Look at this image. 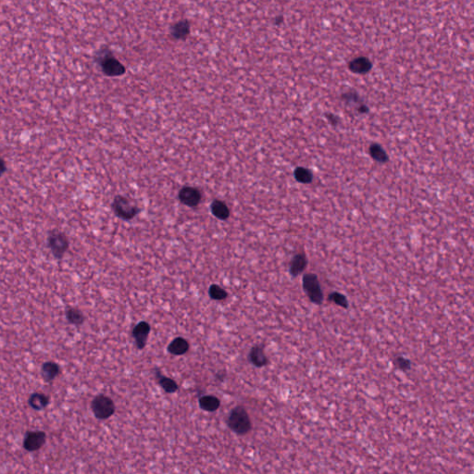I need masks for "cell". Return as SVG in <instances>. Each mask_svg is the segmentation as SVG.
I'll use <instances>...</instances> for the list:
<instances>
[{"mask_svg":"<svg viewBox=\"0 0 474 474\" xmlns=\"http://www.w3.org/2000/svg\"><path fill=\"white\" fill-rule=\"evenodd\" d=\"M188 349H189L188 342L182 337L175 338L168 347V351L170 354L176 355V356L185 354L188 351Z\"/></svg>","mask_w":474,"mask_h":474,"instance_id":"7c38bea8","label":"cell"},{"mask_svg":"<svg viewBox=\"0 0 474 474\" xmlns=\"http://www.w3.org/2000/svg\"><path fill=\"white\" fill-rule=\"evenodd\" d=\"M228 425L232 431L238 434H246L249 432L251 429V421L247 411L243 407H236L229 416Z\"/></svg>","mask_w":474,"mask_h":474,"instance_id":"6da1fadb","label":"cell"},{"mask_svg":"<svg viewBox=\"0 0 474 474\" xmlns=\"http://www.w3.org/2000/svg\"><path fill=\"white\" fill-rule=\"evenodd\" d=\"M5 170H6V164L4 162V160L0 158V176L3 174Z\"/></svg>","mask_w":474,"mask_h":474,"instance_id":"4316f807","label":"cell"},{"mask_svg":"<svg viewBox=\"0 0 474 474\" xmlns=\"http://www.w3.org/2000/svg\"><path fill=\"white\" fill-rule=\"evenodd\" d=\"M159 384L167 393H174L178 390L177 383L174 382L173 380H171L170 378H167V377H160L159 378Z\"/></svg>","mask_w":474,"mask_h":474,"instance_id":"603a6c76","label":"cell"},{"mask_svg":"<svg viewBox=\"0 0 474 474\" xmlns=\"http://www.w3.org/2000/svg\"><path fill=\"white\" fill-rule=\"evenodd\" d=\"M303 288L313 303H322L323 295L318 283V277L313 273H308L303 277Z\"/></svg>","mask_w":474,"mask_h":474,"instance_id":"3957f363","label":"cell"},{"mask_svg":"<svg viewBox=\"0 0 474 474\" xmlns=\"http://www.w3.org/2000/svg\"><path fill=\"white\" fill-rule=\"evenodd\" d=\"M211 212L219 219H227L230 216V211L226 204L220 200H215L211 204Z\"/></svg>","mask_w":474,"mask_h":474,"instance_id":"9a60e30c","label":"cell"},{"mask_svg":"<svg viewBox=\"0 0 474 474\" xmlns=\"http://www.w3.org/2000/svg\"><path fill=\"white\" fill-rule=\"evenodd\" d=\"M113 211L119 218L132 219L139 212V209L129 198L118 196L114 198L112 204Z\"/></svg>","mask_w":474,"mask_h":474,"instance_id":"7a4b0ae2","label":"cell"},{"mask_svg":"<svg viewBox=\"0 0 474 474\" xmlns=\"http://www.w3.org/2000/svg\"><path fill=\"white\" fill-rule=\"evenodd\" d=\"M327 117H328V120H330L334 125H336V124L338 123V121H339V119H338L335 115H333V114H331V116H327Z\"/></svg>","mask_w":474,"mask_h":474,"instance_id":"484cf974","label":"cell"},{"mask_svg":"<svg viewBox=\"0 0 474 474\" xmlns=\"http://www.w3.org/2000/svg\"><path fill=\"white\" fill-rule=\"evenodd\" d=\"M66 317L69 322L74 325H81L85 321V316L77 309H69L66 312Z\"/></svg>","mask_w":474,"mask_h":474,"instance_id":"d6986e66","label":"cell"},{"mask_svg":"<svg viewBox=\"0 0 474 474\" xmlns=\"http://www.w3.org/2000/svg\"><path fill=\"white\" fill-rule=\"evenodd\" d=\"M50 246L55 257L62 258L68 249L69 243L67 237L62 233H53L50 234Z\"/></svg>","mask_w":474,"mask_h":474,"instance_id":"8992f818","label":"cell"},{"mask_svg":"<svg viewBox=\"0 0 474 474\" xmlns=\"http://www.w3.org/2000/svg\"><path fill=\"white\" fill-rule=\"evenodd\" d=\"M102 70L108 76H120L125 72V68L117 59L111 57H105L102 62Z\"/></svg>","mask_w":474,"mask_h":474,"instance_id":"ba28073f","label":"cell"},{"mask_svg":"<svg viewBox=\"0 0 474 474\" xmlns=\"http://www.w3.org/2000/svg\"><path fill=\"white\" fill-rule=\"evenodd\" d=\"M91 407L95 416L100 420H105L110 417L111 415H113L115 411L113 401L106 396H98L95 397Z\"/></svg>","mask_w":474,"mask_h":474,"instance_id":"277c9868","label":"cell"},{"mask_svg":"<svg viewBox=\"0 0 474 474\" xmlns=\"http://www.w3.org/2000/svg\"><path fill=\"white\" fill-rule=\"evenodd\" d=\"M199 405L206 411H215L219 409V400L214 396H204L199 399Z\"/></svg>","mask_w":474,"mask_h":474,"instance_id":"ac0fdd59","label":"cell"},{"mask_svg":"<svg viewBox=\"0 0 474 474\" xmlns=\"http://www.w3.org/2000/svg\"><path fill=\"white\" fill-rule=\"evenodd\" d=\"M369 155L370 157L376 160L377 162L379 163H385L388 161V155L387 153L385 152V150L382 149V147L378 144H372L370 147H369Z\"/></svg>","mask_w":474,"mask_h":474,"instance_id":"e0dca14e","label":"cell"},{"mask_svg":"<svg viewBox=\"0 0 474 474\" xmlns=\"http://www.w3.org/2000/svg\"><path fill=\"white\" fill-rule=\"evenodd\" d=\"M59 373V366L57 363L49 361L44 363L42 366V375L45 381L51 382L53 381Z\"/></svg>","mask_w":474,"mask_h":474,"instance_id":"5bb4252c","label":"cell"},{"mask_svg":"<svg viewBox=\"0 0 474 474\" xmlns=\"http://www.w3.org/2000/svg\"><path fill=\"white\" fill-rule=\"evenodd\" d=\"M249 360L257 367H263L268 363V359L265 355L264 349L260 346H256L251 349L249 353Z\"/></svg>","mask_w":474,"mask_h":474,"instance_id":"8fae6325","label":"cell"},{"mask_svg":"<svg viewBox=\"0 0 474 474\" xmlns=\"http://www.w3.org/2000/svg\"><path fill=\"white\" fill-rule=\"evenodd\" d=\"M295 178L299 183L310 184V183H312L313 175H312L311 170H308L306 168L299 167V168H297L295 170Z\"/></svg>","mask_w":474,"mask_h":474,"instance_id":"44dd1931","label":"cell"},{"mask_svg":"<svg viewBox=\"0 0 474 474\" xmlns=\"http://www.w3.org/2000/svg\"><path fill=\"white\" fill-rule=\"evenodd\" d=\"M46 433L41 431L29 432L23 441V447L30 452H34L40 449L46 443Z\"/></svg>","mask_w":474,"mask_h":474,"instance_id":"52a82bcc","label":"cell"},{"mask_svg":"<svg viewBox=\"0 0 474 474\" xmlns=\"http://www.w3.org/2000/svg\"><path fill=\"white\" fill-rule=\"evenodd\" d=\"M308 265V260L305 254L295 256L291 262L290 273L293 276H297L304 271Z\"/></svg>","mask_w":474,"mask_h":474,"instance_id":"30bf717a","label":"cell"},{"mask_svg":"<svg viewBox=\"0 0 474 474\" xmlns=\"http://www.w3.org/2000/svg\"><path fill=\"white\" fill-rule=\"evenodd\" d=\"M149 332H150V326L146 321H141L135 326L133 331V336L135 338V344L139 349L144 348L146 346Z\"/></svg>","mask_w":474,"mask_h":474,"instance_id":"9c48e42d","label":"cell"},{"mask_svg":"<svg viewBox=\"0 0 474 474\" xmlns=\"http://www.w3.org/2000/svg\"><path fill=\"white\" fill-rule=\"evenodd\" d=\"M50 403V398L49 396L44 395L42 393H35L29 398V405L31 406L32 409L36 411H41Z\"/></svg>","mask_w":474,"mask_h":474,"instance_id":"4fadbf2b","label":"cell"},{"mask_svg":"<svg viewBox=\"0 0 474 474\" xmlns=\"http://www.w3.org/2000/svg\"><path fill=\"white\" fill-rule=\"evenodd\" d=\"M179 199L185 206L197 207L202 199V194L198 188L185 186L179 192Z\"/></svg>","mask_w":474,"mask_h":474,"instance_id":"5b68a950","label":"cell"},{"mask_svg":"<svg viewBox=\"0 0 474 474\" xmlns=\"http://www.w3.org/2000/svg\"><path fill=\"white\" fill-rule=\"evenodd\" d=\"M371 64L366 57H359L349 64V69L356 73H365L369 71Z\"/></svg>","mask_w":474,"mask_h":474,"instance_id":"2e32d148","label":"cell"},{"mask_svg":"<svg viewBox=\"0 0 474 474\" xmlns=\"http://www.w3.org/2000/svg\"><path fill=\"white\" fill-rule=\"evenodd\" d=\"M209 294L211 298L214 300H222L225 299L227 297V292L222 289L220 286L217 284H212L210 289H209Z\"/></svg>","mask_w":474,"mask_h":474,"instance_id":"7402d4cb","label":"cell"},{"mask_svg":"<svg viewBox=\"0 0 474 474\" xmlns=\"http://www.w3.org/2000/svg\"><path fill=\"white\" fill-rule=\"evenodd\" d=\"M328 299L330 301H333L335 304L338 305L340 307H343L345 309H347L348 307V301H347V297H345L343 294L341 293H338V292H334V293H332Z\"/></svg>","mask_w":474,"mask_h":474,"instance_id":"cb8c5ba5","label":"cell"},{"mask_svg":"<svg viewBox=\"0 0 474 474\" xmlns=\"http://www.w3.org/2000/svg\"><path fill=\"white\" fill-rule=\"evenodd\" d=\"M189 34V24L187 21H180L173 26L171 30V35L173 37L181 39Z\"/></svg>","mask_w":474,"mask_h":474,"instance_id":"ffe728a7","label":"cell"},{"mask_svg":"<svg viewBox=\"0 0 474 474\" xmlns=\"http://www.w3.org/2000/svg\"><path fill=\"white\" fill-rule=\"evenodd\" d=\"M396 364L403 370H407L411 369V361L403 357H398L396 358Z\"/></svg>","mask_w":474,"mask_h":474,"instance_id":"d4e9b609","label":"cell"}]
</instances>
